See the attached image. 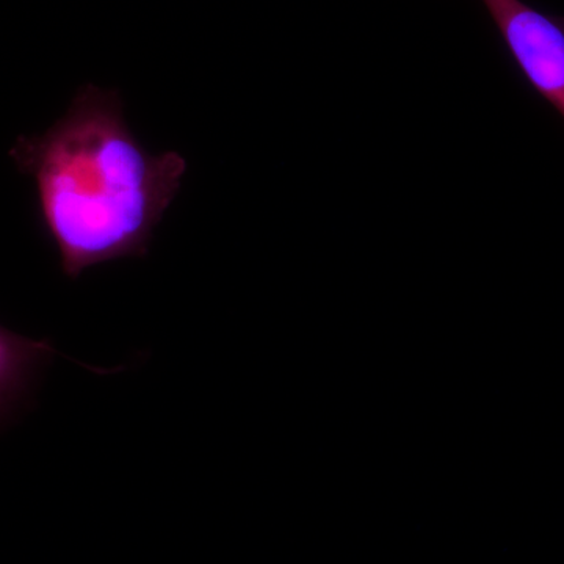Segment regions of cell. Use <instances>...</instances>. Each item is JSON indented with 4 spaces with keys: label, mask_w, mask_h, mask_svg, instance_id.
Instances as JSON below:
<instances>
[{
    "label": "cell",
    "mask_w": 564,
    "mask_h": 564,
    "mask_svg": "<svg viewBox=\"0 0 564 564\" xmlns=\"http://www.w3.org/2000/svg\"><path fill=\"white\" fill-rule=\"evenodd\" d=\"M10 158L35 181L41 228L70 280L101 263L147 258L187 173L181 154H152L133 135L120 93L93 84L46 132L20 137Z\"/></svg>",
    "instance_id": "1"
},
{
    "label": "cell",
    "mask_w": 564,
    "mask_h": 564,
    "mask_svg": "<svg viewBox=\"0 0 564 564\" xmlns=\"http://www.w3.org/2000/svg\"><path fill=\"white\" fill-rule=\"evenodd\" d=\"M516 70L564 120V18L524 0H481Z\"/></svg>",
    "instance_id": "2"
},
{
    "label": "cell",
    "mask_w": 564,
    "mask_h": 564,
    "mask_svg": "<svg viewBox=\"0 0 564 564\" xmlns=\"http://www.w3.org/2000/svg\"><path fill=\"white\" fill-rule=\"evenodd\" d=\"M57 356L50 340L20 336L0 325V426L28 402L41 370Z\"/></svg>",
    "instance_id": "3"
}]
</instances>
